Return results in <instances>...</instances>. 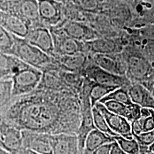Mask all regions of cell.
I'll list each match as a JSON object with an SVG mask.
<instances>
[{"label": "cell", "mask_w": 154, "mask_h": 154, "mask_svg": "<svg viewBox=\"0 0 154 154\" xmlns=\"http://www.w3.org/2000/svg\"><path fill=\"white\" fill-rule=\"evenodd\" d=\"M2 119L20 131L76 134L81 123L79 96L72 90L36 88L14 97L2 111Z\"/></svg>", "instance_id": "6da1fadb"}, {"label": "cell", "mask_w": 154, "mask_h": 154, "mask_svg": "<svg viewBox=\"0 0 154 154\" xmlns=\"http://www.w3.org/2000/svg\"><path fill=\"white\" fill-rule=\"evenodd\" d=\"M126 63V76L131 84L138 83L152 91L154 87V66L140 50L127 45L122 51Z\"/></svg>", "instance_id": "7a4b0ae2"}, {"label": "cell", "mask_w": 154, "mask_h": 154, "mask_svg": "<svg viewBox=\"0 0 154 154\" xmlns=\"http://www.w3.org/2000/svg\"><path fill=\"white\" fill-rule=\"evenodd\" d=\"M13 35V34H12ZM14 46L9 54L13 55L29 66L44 71L54 66L53 57L32 45L25 38L13 35Z\"/></svg>", "instance_id": "3957f363"}, {"label": "cell", "mask_w": 154, "mask_h": 154, "mask_svg": "<svg viewBox=\"0 0 154 154\" xmlns=\"http://www.w3.org/2000/svg\"><path fill=\"white\" fill-rule=\"evenodd\" d=\"M42 76V71L30 66L17 72L11 78L12 98L26 95L35 91L41 82Z\"/></svg>", "instance_id": "277c9868"}, {"label": "cell", "mask_w": 154, "mask_h": 154, "mask_svg": "<svg viewBox=\"0 0 154 154\" xmlns=\"http://www.w3.org/2000/svg\"><path fill=\"white\" fill-rule=\"evenodd\" d=\"M82 74L86 80L94 84L119 88H129L131 85V82L126 76H119L108 72L96 66L92 61L88 63Z\"/></svg>", "instance_id": "5b68a950"}, {"label": "cell", "mask_w": 154, "mask_h": 154, "mask_svg": "<svg viewBox=\"0 0 154 154\" xmlns=\"http://www.w3.org/2000/svg\"><path fill=\"white\" fill-rule=\"evenodd\" d=\"M49 29L53 37L56 56H71L80 53L88 54L86 42L69 37L58 26L50 27Z\"/></svg>", "instance_id": "8992f818"}, {"label": "cell", "mask_w": 154, "mask_h": 154, "mask_svg": "<svg viewBox=\"0 0 154 154\" xmlns=\"http://www.w3.org/2000/svg\"><path fill=\"white\" fill-rule=\"evenodd\" d=\"M0 147L11 154H16L24 149L22 131L11 126L2 119L0 113Z\"/></svg>", "instance_id": "52a82bcc"}, {"label": "cell", "mask_w": 154, "mask_h": 154, "mask_svg": "<svg viewBox=\"0 0 154 154\" xmlns=\"http://www.w3.org/2000/svg\"><path fill=\"white\" fill-rule=\"evenodd\" d=\"M0 24L10 34L22 38L27 36L33 27L28 20L20 15L2 10H0Z\"/></svg>", "instance_id": "ba28073f"}, {"label": "cell", "mask_w": 154, "mask_h": 154, "mask_svg": "<svg viewBox=\"0 0 154 154\" xmlns=\"http://www.w3.org/2000/svg\"><path fill=\"white\" fill-rule=\"evenodd\" d=\"M88 54H121L126 47L121 37H101L86 42Z\"/></svg>", "instance_id": "9c48e42d"}, {"label": "cell", "mask_w": 154, "mask_h": 154, "mask_svg": "<svg viewBox=\"0 0 154 154\" xmlns=\"http://www.w3.org/2000/svg\"><path fill=\"white\" fill-rule=\"evenodd\" d=\"M40 22L47 27H56L63 22L61 4L57 0H37Z\"/></svg>", "instance_id": "30bf717a"}, {"label": "cell", "mask_w": 154, "mask_h": 154, "mask_svg": "<svg viewBox=\"0 0 154 154\" xmlns=\"http://www.w3.org/2000/svg\"><path fill=\"white\" fill-rule=\"evenodd\" d=\"M25 39L50 57H56L53 37L47 26L42 24L33 26Z\"/></svg>", "instance_id": "8fae6325"}, {"label": "cell", "mask_w": 154, "mask_h": 154, "mask_svg": "<svg viewBox=\"0 0 154 154\" xmlns=\"http://www.w3.org/2000/svg\"><path fill=\"white\" fill-rule=\"evenodd\" d=\"M69 37L82 42H91L101 37V35L94 28L85 23L78 21H66L58 26Z\"/></svg>", "instance_id": "7c38bea8"}, {"label": "cell", "mask_w": 154, "mask_h": 154, "mask_svg": "<svg viewBox=\"0 0 154 154\" xmlns=\"http://www.w3.org/2000/svg\"><path fill=\"white\" fill-rule=\"evenodd\" d=\"M22 136L25 149L40 154H52L51 134L22 131Z\"/></svg>", "instance_id": "4fadbf2b"}, {"label": "cell", "mask_w": 154, "mask_h": 154, "mask_svg": "<svg viewBox=\"0 0 154 154\" xmlns=\"http://www.w3.org/2000/svg\"><path fill=\"white\" fill-rule=\"evenodd\" d=\"M54 59L55 66L63 72L82 74L88 64L91 62V56L80 53L71 56H56Z\"/></svg>", "instance_id": "5bb4252c"}, {"label": "cell", "mask_w": 154, "mask_h": 154, "mask_svg": "<svg viewBox=\"0 0 154 154\" xmlns=\"http://www.w3.org/2000/svg\"><path fill=\"white\" fill-rule=\"evenodd\" d=\"M90 56L92 62L103 70L119 76H126V63L122 53Z\"/></svg>", "instance_id": "9a60e30c"}, {"label": "cell", "mask_w": 154, "mask_h": 154, "mask_svg": "<svg viewBox=\"0 0 154 154\" xmlns=\"http://www.w3.org/2000/svg\"><path fill=\"white\" fill-rule=\"evenodd\" d=\"M100 111L106 121L109 128L115 134L122 136L127 139H131L133 135L131 133V123L126 119L115 113H111L106 108L103 103H97L94 106Z\"/></svg>", "instance_id": "2e32d148"}, {"label": "cell", "mask_w": 154, "mask_h": 154, "mask_svg": "<svg viewBox=\"0 0 154 154\" xmlns=\"http://www.w3.org/2000/svg\"><path fill=\"white\" fill-rule=\"evenodd\" d=\"M52 154H79V139L76 134H51Z\"/></svg>", "instance_id": "e0dca14e"}, {"label": "cell", "mask_w": 154, "mask_h": 154, "mask_svg": "<svg viewBox=\"0 0 154 154\" xmlns=\"http://www.w3.org/2000/svg\"><path fill=\"white\" fill-rule=\"evenodd\" d=\"M2 10V9H0ZM5 11H11L24 17L28 20L33 26L41 25L38 14L37 0H19L9 9H5Z\"/></svg>", "instance_id": "ac0fdd59"}, {"label": "cell", "mask_w": 154, "mask_h": 154, "mask_svg": "<svg viewBox=\"0 0 154 154\" xmlns=\"http://www.w3.org/2000/svg\"><path fill=\"white\" fill-rule=\"evenodd\" d=\"M28 66L14 56L0 51V80H11L17 72Z\"/></svg>", "instance_id": "d6986e66"}, {"label": "cell", "mask_w": 154, "mask_h": 154, "mask_svg": "<svg viewBox=\"0 0 154 154\" xmlns=\"http://www.w3.org/2000/svg\"><path fill=\"white\" fill-rule=\"evenodd\" d=\"M101 103H103L111 113L124 117L130 123L137 120L141 116L142 108L135 103H133L131 105H126L115 101H107Z\"/></svg>", "instance_id": "ffe728a7"}, {"label": "cell", "mask_w": 154, "mask_h": 154, "mask_svg": "<svg viewBox=\"0 0 154 154\" xmlns=\"http://www.w3.org/2000/svg\"><path fill=\"white\" fill-rule=\"evenodd\" d=\"M128 94L133 103L141 108L154 110V98L152 92L142 84H131L128 88Z\"/></svg>", "instance_id": "44dd1931"}, {"label": "cell", "mask_w": 154, "mask_h": 154, "mask_svg": "<svg viewBox=\"0 0 154 154\" xmlns=\"http://www.w3.org/2000/svg\"><path fill=\"white\" fill-rule=\"evenodd\" d=\"M133 137L154 130V110L150 109H141V116L137 120L131 123Z\"/></svg>", "instance_id": "7402d4cb"}, {"label": "cell", "mask_w": 154, "mask_h": 154, "mask_svg": "<svg viewBox=\"0 0 154 154\" xmlns=\"http://www.w3.org/2000/svg\"><path fill=\"white\" fill-rule=\"evenodd\" d=\"M116 141L113 136L101 132L98 129H94L89 133L85 140L84 153L83 154H92L93 152L108 143Z\"/></svg>", "instance_id": "603a6c76"}, {"label": "cell", "mask_w": 154, "mask_h": 154, "mask_svg": "<svg viewBox=\"0 0 154 154\" xmlns=\"http://www.w3.org/2000/svg\"><path fill=\"white\" fill-rule=\"evenodd\" d=\"M114 139L122 151L126 154H146L149 152V148L140 146L134 138L127 139L122 136H114Z\"/></svg>", "instance_id": "cb8c5ba5"}, {"label": "cell", "mask_w": 154, "mask_h": 154, "mask_svg": "<svg viewBox=\"0 0 154 154\" xmlns=\"http://www.w3.org/2000/svg\"><path fill=\"white\" fill-rule=\"evenodd\" d=\"M117 88H119V87L101 85V84L92 83L89 91V98L91 106L94 107L101 99H103V98L109 95V94H111V92L115 91Z\"/></svg>", "instance_id": "d4e9b609"}, {"label": "cell", "mask_w": 154, "mask_h": 154, "mask_svg": "<svg viewBox=\"0 0 154 154\" xmlns=\"http://www.w3.org/2000/svg\"><path fill=\"white\" fill-rule=\"evenodd\" d=\"M107 101H115L124 103L126 105L133 104L129 94H128V88L121 87L116 89L115 91L111 92L109 95L101 99L99 102L103 103Z\"/></svg>", "instance_id": "484cf974"}, {"label": "cell", "mask_w": 154, "mask_h": 154, "mask_svg": "<svg viewBox=\"0 0 154 154\" xmlns=\"http://www.w3.org/2000/svg\"><path fill=\"white\" fill-rule=\"evenodd\" d=\"M92 113H93L94 126H95L96 129L101 131V132L105 133L108 135H110L111 136H113V137L119 136L109 128L104 116L96 106L92 108Z\"/></svg>", "instance_id": "4316f807"}, {"label": "cell", "mask_w": 154, "mask_h": 154, "mask_svg": "<svg viewBox=\"0 0 154 154\" xmlns=\"http://www.w3.org/2000/svg\"><path fill=\"white\" fill-rule=\"evenodd\" d=\"M11 80H0V113L12 99Z\"/></svg>", "instance_id": "83f0119b"}, {"label": "cell", "mask_w": 154, "mask_h": 154, "mask_svg": "<svg viewBox=\"0 0 154 154\" xmlns=\"http://www.w3.org/2000/svg\"><path fill=\"white\" fill-rule=\"evenodd\" d=\"M146 25H154V8L146 11L140 16L134 17L128 27L138 29Z\"/></svg>", "instance_id": "f1b7e54d"}, {"label": "cell", "mask_w": 154, "mask_h": 154, "mask_svg": "<svg viewBox=\"0 0 154 154\" xmlns=\"http://www.w3.org/2000/svg\"><path fill=\"white\" fill-rule=\"evenodd\" d=\"M14 46L13 35L0 24V51L9 54Z\"/></svg>", "instance_id": "f546056e"}, {"label": "cell", "mask_w": 154, "mask_h": 154, "mask_svg": "<svg viewBox=\"0 0 154 154\" xmlns=\"http://www.w3.org/2000/svg\"><path fill=\"white\" fill-rule=\"evenodd\" d=\"M78 8L90 13H97L100 9L99 0H73Z\"/></svg>", "instance_id": "4dcf8cb0"}, {"label": "cell", "mask_w": 154, "mask_h": 154, "mask_svg": "<svg viewBox=\"0 0 154 154\" xmlns=\"http://www.w3.org/2000/svg\"><path fill=\"white\" fill-rule=\"evenodd\" d=\"M112 143H108L106 145L102 146L101 147L99 148L96 149L95 151L93 152L92 154H110L111 146H112Z\"/></svg>", "instance_id": "1f68e13d"}, {"label": "cell", "mask_w": 154, "mask_h": 154, "mask_svg": "<svg viewBox=\"0 0 154 154\" xmlns=\"http://www.w3.org/2000/svg\"><path fill=\"white\" fill-rule=\"evenodd\" d=\"M110 154H126L122 151V149H121L120 146H119V144L117 143L116 141H114L112 143V146H111V149Z\"/></svg>", "instance_id": "d6a6232c"}, {"label": "cell", "mask_w": 154, "mask_h": 154, "mask_svg": "<svg viewBox=\"0 0 154 154\" xmlns=\"http://www.w3.org/2000/svg\"><path fill=\"white\" fill-rule=\"evenodd\" d=\"M16 154H40V153H37L36 152H34L31 150H28V149H22V151H19V153H17Z\"/></svg>", "instance_id": "836d02e7"}, {"label": "cell", "mask_w": 154, "mask_h": 154, "mask_svg": "<svg viewBox=\"0 0 154 154\" xmlns=\"http://www.w3.org/2000/svg\"><path fill=\"white\" fill-rule=\"evenodd\" d=\"M0 154H11V153H9V152L5 151V150L2 149V147H0Z\"/></svg>", "instance_id": "e575fe53"}, {"label": "cell", "mask_w": 154, "mask_h": 154, "mask_svg": "<svg viewBox=\"0 0 154 154\" xmlns=\"http://www.w3.org/2000/svg\"><path fill=\"white\" fill-rule=\"evenodd\" d=\"M149 151L153 152V153H154V142H153V143L152 144V145L149 146Z\"/></svg>", "instance_id": "d590c367"}, {"label": "cell", "mask_w": 154, "mask_h": 154, "mask_svg": "<svg viewBox=\"0 0 154 154\" xmlns=\"http://www.w3.org/2000/svg\"><path fill=\"white\" fill-rule=\"evenodd\" d=\"M131 2L133 4V6H134V7L137 5V3L138 2V0H131Z\"/></svg>", "instance_id": "8d00e7d4"}, {"label": "cell", "mask_w": 154, "mask_h": 154, "mask_svg": "<svg viewBox=\"0 0 154 154\" xmlns=\"http://www.w3.org/2000/svg\"><path fill=\"white\" fill-rule=\"evenodd\" d=\"M152 94H153V98H154V87H153V89H152Z\"/></svg>", "instance_id": "74e56055"}, {"label": "cell", "mask_w": 154, "mask_h": 154, "mask_svg": "<svg viewBox=\"0 0 154 154\" xmlns=\"http://www.w3.org/2000/svg\"><path fill=\"white\" fill-rule=\"evenodd\" d=\"M146 154H154V153H153V152L149 151V152H148V153H146Z\"/></svg>", "instance_id": "f35d334b"}]
</instances>
